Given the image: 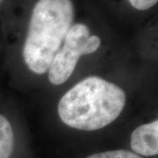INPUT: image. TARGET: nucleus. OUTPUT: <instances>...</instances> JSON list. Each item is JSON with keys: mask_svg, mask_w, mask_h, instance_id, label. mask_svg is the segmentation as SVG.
Here are the masks:
<instances>
[{"mask_svg": "<svg viewBox=\"0 0 158 158\" xmlns=\"http://www.w3.org/2000/svg\"><path fill=\"white\" fill-rule=\"evenodd\" d=\"M130 144L137 155L144 156L158 155V119L135 128L132 133Z\"/></svg>", "mask_w": 158, "mask_h": 158, "instance_id": "20e7f679", "label": "nucleus"}, {"mask_svg": "<svg viewBox=\"0 0 158 158\" xmlns=\"http://www.w3.org/2000/svg\"><path fill=\"white\" fill-rule=\"evenodd\" d=\"M129 3L137 10L144 11L155 6L158 3V0H129Z\"/></svg>", "mask_w": 158, "mask_h": 158, "instance_id": "0eeeda50", "label": "nucleus"}, {"mask_svg": "<svg viewBox=\"0 0 158 158\" xmlns=\"http://www.w3.org/2000/svg\"><path fill=\"white\" fill-rule=\"evenodd\" d=\"M14 146V134L10 121L0 114V158H10Z\"/></svg>", "mask_w": 158, "mask_h": 158, "instance_id": "39448f33", "label": "nucleus"}, {"mask_svg": "<svg viewBox=\"0 0 158 158\" xmlns=\"http://www.w3.org/2000/svg\"><path fill=\"white\" fill-rule=\"evenodd\" d=\"M74 19L71 0H39L29 21L23 58L27 68L41 75L49 69Z\"/></svg>", "mask_w": 158, "mask_h": 158, "instance_id": "f03ea898", "label": "nucleus"}, {"mask_svg": "<svg viewBox=\"0 0 158 158\" xmlns=\"http://www.w3.org/2000/svg\"><path fill=\"white\" fill-rule=\"evenodd\" d=\"M86 158H142L138 156L135 153L118 149V150H111V151H106V152L97 153L94 155L89 156Z\"/></svg>", "mask_w": 158, "mask_h": 158, "instance_id": "423d86ee", "label": "nucleus"}, {"mask_svg": "<svg viewBox=\"0 0 158 158\" xmlns=\"http://www.w3.org/2000/svg\"><path fill=\"white\" fill-rule=\"evenodd\" d=\"M1 1H2V0H0V2H1Z\"/></svg>", "mask_w": 158, "mask_h": 158, "instance_id": "6e6552de", "label": "nucleus"}, {"mask_svg": "<svg viewBox=\"0 0 158 158\" xmlns=\"http://www.w3.org/2000/svg\"><path fill=\"white\" fill-rule=\"evenodd\" d=\"M100 44L99 37L90 35V29L86 25L77 23L71 26L63 40V45L49 67L48 79L51 84H64L74 72L80 56L96 52Z\"/></svg>", "mask_w": 158, "mask_h": 158, "instance_id": "7ed1b4c3", "label": "nucleus"}, {"mask_svg": "<svg viewBox=\"0 0 158 158\" xmlns=\"http://www.w3.org/2000/svg\"><path fill=\"white\" fill-rule=\"evenodd\" d=\"M126 105L118 85L98 77H86L67 91L58 104L62 122L78 130L95 131L113 122Z\"/></svg>", "mask_w": 158, "mask_h": 158, "instance_id": "f257e3e1", "label": "nucleus"}]
</instances>
